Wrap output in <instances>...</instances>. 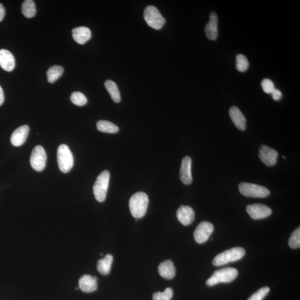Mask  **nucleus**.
Here are the masks:
<instances>
[{"mask_svg": "<svg viewBox=\"0 0 300 300\" xmlns=\"http://www.w3.org/2000/svg\"><path fill=\"white\" fill-rule=\"evenodd\" d=\"M148 205V195L143 192L133 195L129 201L131 215L136 219L143 218L147 211Z\"/></svg>", "mask_w": 300, "mask_h": 300, "instance_id": "nucleus-1", "label": "nucleus"}, {"mask_svg": "<svg viewBox=\"0 0 300 300\" xmlns=\"http://www.w3.org/2000/svg\"><path fill=\"white\" fill-rule=\"evenodd\" d=\"M245 255V250L243 248H233L219 253L214 258L212 264L215 266L226 265L241 259Z\"/></svg>", "mask_w": 300, "mask_h": 300, "instance_id": "nucleus-2", "label": "nucleus"}, {"mask_svg": "<svg viewBox=\"0 0 300 300\" xmlns=\"http://www.w3.org/2000/svg\"><path fill=\"white\" fill-rule=\"evenodd\" d=\"M238 271L235 268H227L216 271L206 281L208 286H212L219 283H229L238 276Z\"/></svg>", "mask_w": 300, "mask_h": 300, "instance_id": "nucleus-3", "label": "nucleus"}, {"mask_svg": "<svg viewBox=\"0 0 300 300\" xmlns=\"http://www.w3.org/2000/svg\"><path fill=\"white\" fill-rule=\"evenodd\" d=\"M57 162L61 172L67 173L72 169L74 166V157L69 148L65 144H62L58 148Z\"/></svg>", "mask_w": 300, "mask_h": 300, "instance_id": "nucleus-4", "label": "nucleus"}, {"mask_svg": "<svg viewBox=\"0 0 300 300\" xmlns=\"http://www.w3.org/2000/svg\"><path fill=\"white\" fill-rule=\"evenodd\" d=\"M110 173L103 171L99 175L93 187V192L96 200L100 202L105 201L109 184Z\"/></svg>", "mask_w": 300, "mask_h": 300, "instance_id": "nucleus-5", "label": "nucleus"}, {"mask_svg": "<svg viewBox=\"0 0 300 300\" xmlns=\"http://www.w3.org/2000/svg\"><path fill=\"white\" fill-rule=\"evenodd\" d=\"M240 193L248 198H265L269 197L270 192L266 187L248 182H242L239 185Z\"/></svg>", "mask_w": 300, "mask_h": 300, "instance_id": "nucleus-6", "label": "nucleus"}, {"mask_svg": "<svg viewBox=\"0 0 300 300\" xmlns=\"http://www.w3.org/2000/svg\"><path fill=\"white\" fill-rule=\"evenodd\" d=\"M144 18L149 26L155 30H160L166 23V20L160 11L153 6H148L145 8Z\"/></svg>", "mask_w": 300, "mask_h": 300, "instance_id": "nucleus-7", "label": "nucleus"}, {"mask_svg": "<svg viewBox=\"0 0 300 300\" xmlns=\"http://www.w3.org/2000/svg\"><path fill=\"white\" fill-rule=\"evenodd\" d=\"M47 155L43 147L38 145L33 149L30 157L32 168L36 172L44 170L47 164Z\"/></svg>", "mask_w": 300, "mask_h": 300, "instance_id": "nucleus-8", "label": "nucleus"}, {"mask_svg": "<svg viewBox=\"0 0 300 300\" xmlns=\"http://www.w3.org/2000/svg\"><path fill=\"white\" fill-rule=\"evenodd\" d=\"M214 230L213 225L209 222H203L195 229L194 233V239L199 244L205 243L209 239Z\"/></svg>", "mask_w": 300, "mask_h": 300, "instance_id": "nucleus-9", "label": "nucleus"}, {"mask_svg": "<svg viewBox=\"0 0 300 300\" xmlns=\"http://www.w3.org/2000/svg\"><path fill=\"white\" fill-rule=\"evenodd\" d=\"M258 155L262 163L268 166H273L276 164L278 154L276 150L263 145L261 146Z\"/></svg>", "mask_w": 300, "mask_h": 300, "instance_id": "nucleus-10", "label": "nucleus"}, {"mask_svg": "<svg viewBox=\"0 0 300 300\" xmlns=\"http://www.w3.org/2000/svg\"><path fill=\"white\" fill-rule=\"evenodd\" d=\"M247 211L253 220L265 219L272 214V210L269 207L261 203L248 205Z\"/></svg>", "mask_w": 300, "mask_h": 300, "instance_id": "nucleus-11", "label": "nucleus"}, {"mask_svg": "<svg viewBox=\"0 0 300 300\" xmlns=\"http://www.w3.org/2000/svg\"><path fill=\"white\" fill-rule=\"evenodd\" d=\"M177 218L184 226L193 223L195 220V212L193 208L189 206H181L176 212Z\"/></svg>", "mask_w": 300, "mask_h": 300, "instance_id": "nucleus-12", "label": "nucleus"}, {"mask_svg": "<svg viewBox=\"0 0 300 300\" xmlns=\"http://www.w3.org/2000/svg\"><path fill=\"white\" fill-rule=\"evenodd\" d=\"M205 32L208 40L215 41L218 37V18L215 12L210 15L209 22L205 27Z\"/></svg>", "mask_w": 300, "mask_h": 300, "instance_id": "nucleus-13", "label": "nucleus"}, {"mask_svg": "<svg viewBox=\"0 0 300 300\" xmlns=\"http://www.w3.org/2000/svg\"><path fill=\"white\" fill-rule=\"evenodd\" d=\"M98 277L90 275H83L78 281L79 288L84 293H93L98 288Z\"/></svg>", "mask_w": 300, "mask_h": 300, "instance_id": "nucleus-14", "label": "nucleus"}, {"mask_svg": "<svg viewBox=\"0 0 300 300\" xmlns=\"http://www.w3.org/2000/svg\"><path fill=\"white\" fill-rule=\"evenodd\" d=\"M192 160L189 156L183 158L180 171V178L181 182L185 185H190L193 181L191 174Z\"/></svg>", "mask_w": 300, "mask_h": 300, "instance_id": "nucleus-15", "label": "nucleus"}, {"mask_svg": "<svg viewBox=\"0 0 300 300\" xmlns=\"http://www.w3.org/2000/svg\"><path fill=\"white\" fill-rule=\"evenodd\" d=\"M30 128L27 125L20 126L12 133L11 137V142L15 147H20L26 141Z\"/></svg>", "mask_w": 300, "mask_h": 300, "instance_id": "nucleus-16", "label": "nucleus"}, {"mask_svg": "<svg viewBox=\"0 0 300 300\" xmlns=\"http://www.w3.org/2000/svg\"><path fill=\"white\" fill-rule=\"evenodd\" d=\"M0 66L8 72H12L15 68V57L12 53L7 50H0Z\"/></svg>", "mask_w": 300, "mask_h": 300, "instance_id": "nucleus-17", "label": "nucleus"}, {"mask_svg": "<svg viewBox=\"0 0 300 300\" xmlns=\"http://www.w3.org/2000/svg\"><path fill=\"white\" fill-rule=\"evenodd\" d=\"M229 115L235 126L241 131L245 130L247 128V120L238 107L232 106L229 110Z\"/></svg>", "mask_w": 300, "mask_h": 300, "instance_id": "nucleus-18", "label": "nucleus"}, {"mask_svg": "<svg viewBox=\"0 0 300 300\" xmlns=\"http://www.w3.org/2000/svg\"><path fill=\"white\" fill-rule=\"evenodd\" d=\"M158 271L161 277L168 280L173 279L176 275V268L170 260L162 262L158 266Z\"/></svg>", "mask_w": 300, "mask_h": 300, "instance_id": "nucleus-19", "label": "nucleus"}, {"mask_svg": "<svg viewBox=\"0 0 300 300\" xmlns=\"http://www.w3.org/2000/svg\"><path fill=\"white\" fill-rule=\"evenodd\" d=\"M73 37L75 41L79 44H84L91 37V32L89 28L81 26L73 30Z\"/></svg>", "mask_w": 300, "mask_h": 300, "instance_id": "nucleus-20", "label": "nucleus"}, {"mask_svg": "<svg viewBox=\"0 0 300 300\" xmlns=\"http://www.w3.org/2000/svg\"><path fill=\"white\" fill-rule=\"evenodd\" d=\"M112 261H113V256L111 254H107L102 259L98 261L97 265L98 272L103 275L109 274Z\"/></svg>", "mask_w": 300, "mask_h": 300, "instance_id": "nucleus-21", "label": "nucleus"}, {"mask_svg": "<svg viewBox=\"0 0 300 300\" xmlns=\"http://www.w3.org/2000/svg\"><path fill=\"white\" fill-rule=\"evenodd\" d=\"M105 86L112 100L116 103L120 102L121 101V96L116 83L113 81L108 80L105 82Z\"/></svg>", "mask_w": 300, "mask_h": 300, "instance_id": "nucleus-22", "label": "nucleus"}, {"mask_svg": "<svg viewBox=\"0 0 300 300\" xmlns=\"http://www.w3.org/2000/svg\"><path fill=\"white\" fill-rule=\"evenodd\" d=\"M97 125L98 130L102 132L115 133L119 130V128L118 126L106 120L99 121Z\"/></svg>", "mask_w": 300, "mask_h": 300, "instance_id": "nucleus-23", "label": "nucleus"}, {"mask_svg": "<svg viewBox=\"0 0 300 300\" xmlns=\"http://www.w3.org/2000/svg\"><path fill=\"white\" fill-rule=\"evenodd\" d=\"M23 14L27 18H32L36 13V5L32 0H26L23 2L22 6Z\"/></svg>", "mask_w": 300, "mask_h": 300, "instance_id": "nucleus-24", "label": "nucleus"}, {"mask_svg": "<svg viewBox=\"0 0 300 300\" xmlns=\"http://www.w3.org/2000/svg\"><path fill=\"white\" fill-rule=\"evenodd\" d=\"M64 68L59 65L51 66L47 72L48 80L49 83H54L64 73Z\"/></svg>", "mask_w": 300, "mask_h": 300, "instance_id": "nucleus-25", "label": "nucleus"}, {"mask_svg": "<svg viewBox=\"0 0 300 300\" xmlns=\"http://www.w3.org/2000/svg\"><path fill=\"white\" fill-rule=\"evenodd\" d=\"M236 67L240 73H244L249 67V62L247 57L242 54H239L236 57Z\"/></svg>", "mask_w": 300, "mask_h": 300, "instance_id": "nucleus-26", "label": "nucleus"}, {"mask_svg": "<svg viewBox=\"0 0 300 300\" xmlns=\"http://www.w3.org/2000/svg\"><path fill=\"white\" fill-rule=\"evenodd\" d=\"M70 100L74 105L78 106H84L87 103V99L85 95L80 92H74L71 95Z\"/></svg>", "mask_w": 300, "mask_h": 300, "instance_id": "nucleus-27", "label": "nucleus"}, {"mask_svg": "<svg viewBox=\"0 0 300 300\" xmlns=\"http://www.w3.org/2000/svg\"><path fill=\"white\" fill-rule=\"evenodd\" d=\"M289 247L292 249H298L300 247V228L296 229L290 237Z\"/></svg>", "mask_w": 300, "mask_h": 300, "instance_id": "nucleus-28", "label": "nucleus"}, {"mask_svg": "<svg viewBox=\"0 0 300 300\" xmlns=\"http://www.w3.org/2000/svg\"><path fill=\"white\" fill-rule=\"evenodd\" d=\"M173 297V290L166 288L164 292H157L153 295V300H171Z\"/></svg>", "mask_w": 300, "mask_h": 300, "instance_id": "nucleus-29", "label": "nucleus"}, {"mask_svg": "<svg viewBox=\"0 0 300 300\" xmlns=\"http://www.w3.org/2000/svg\"><path fill=\"white\" fill-rule=\"evenodd\" d=\"M269 291V287H262V288L256 291L255 293L252 294L248 300H262L268 294Z\"/></svg>", "mask_w": 300, "mask_h": 300, "instance_id": "nucleus-30", "label": "nucleus"}, {"mask_svg": "<svg viewBox=\"0 0 300 300\" xmlns=\"http://www.w3.org/2000/svg\"><path fill=\"white\" fill-rule=\"evenodd\" d=\"M261 86L266 94H272L275 89L274 82L268 78L264 79L262 81Z\"/></svg>", "mask_w": 300, "mask_h": 300, "instance_id": "nucleus-31", "label": "nucleus"}, {"mask_svg": "<svg viewBox=\"0 0 300 300\" xmlns=\"http://www.w3.org/2000/svg\"><path fill=\"white\" fill-rule=\"evenodd\" d=\"M273 99L275 100V101H278V100H280L282 98V93L280 90L275 89L272 93Z\"/></svg>", "mask_w": 300, "mask_h": 300, "instance_id": "nucleus-32", "label": "nucleus"}, {"mask_svg": "<svg viewBox=\"0 0 300 300\" xmlns=\"http://www.w3.org/2000/svg\"><path fill=\"white\" fill-rule=\"evenodd\" d=\"M6 13L5 8L0 3V22H2Z\"/></svg>", "mask_w": 300, "mask_h": 300, "instance_id": "nucleus-33", "label": "nucleus"}, {"mask_svg": "<svg viewBox=\"0 0 300 300\" xmlns=\"http://www.w3.org/2000/svg\"><path fill=\"white\" fill-rule=\"evenodd\" d=\"M4 99H5V98H4L3 91L2 87L0 86V106L2 105L4 102Z\"/></svg>", "mask_w": 300, "mask_h": 300, "instance_id": "nucleus-34", "label": "nucleus"}, {"mask_svg": "<svg viewBox=\"0 0 300 300\" xmlns=\"http://www.w3.org/2000/svg\"><path fill=\"white\" fill-rule=\"evenodd\" d=\"M282 157L283 158V159H286V157L285 156H282Z\"/></svg>", "mask_w": 300, "mask_h": 300, "instance_id": "nucleus-35", "label": "nucleus"}, {"mask_svg": "<svg viewBox=\"0 0 300 300\" xmlns=\"http://www.w3.org/2000/svg\"><path fill=\"white\" fill-rule=\"evenodd\" d=\"M100 255L102 256L103 255V253H102L100 254Z\"/></svg>", "mask_w": 300, "mask_h": 300, "instance_id": "nucleus-36", "label": "nucleus"}, {"mask_svg": "<svg viewBox=\"0 0 300 300\" xmlns=\"http://www.w3.org/2000/svg\"><path fill=\"white\" fill-rule=\"evenodd\" d=\"M76 290H78L77 287H76Z\"/></svg>", "mask_w": 300, "mask_h": 300, "instance_id": "nucleus-37", "label": "nucleus"}]
</instances>
